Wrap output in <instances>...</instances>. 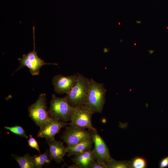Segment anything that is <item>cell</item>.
Instances as JSON below:
<instances>
[{
    "mask_svg": "<svg viewBox=\"0 0 168 168\" xmlns=\"http://www.w3.org/2000/svg\"><path fill=\"white\" fill-rule=\"evenodd\" d=\"M106 89L103 83L90 79L89 87L85 106L93 113H101L105 101Z\"/></svg>",
    "mask_w": 168,
    "mask_h": 168,
    "instance_id": "obj_1",
    "label": "cell"
},
{
    "mask_svg": "<svg viewBox=\"0 0 168 168\" xmlns=\"http://www.w3.org/2000/svg\"><path fill=\"white\" fill-rule=\"evenodd\" d=\"M77 82L65 96L70 105L74 107L85 105L89 87L90 79L77 73Z\"/></svg>",
    "mask_w": 168,
    "mask_h": 168,
    "instance_id": "obj_2",
    "label": "cell"
},
{
    "mask_svg": "<svg viewBox=\"0 0 168 168\" xmlns=\"http://www.w3.org/2000/svg\"><path fill=\"white\" fill-rule=\"evenodd\" d=\"M75 109L69 104L65 96L59 98L53 94L48 111L51 118L66 122L71 121Z\"/></svg>",
    "mask_w": 168,
    "mask_h": 168,
    "instance_id": "obj_3",
    "label": "cell"
},
{
    "mask_svg": "<svg viewBox=\"0 0 168 168\" xmlns=\"http://www.w3.org/2000/svg\"><path fill=\"white\" fill-rule=\"evenodd\" d=\"M33 50L32 51H30L27 54H23L22 58H18L20 65L14 73L24 67H26L29 69L30 72L32 75H37L39 74L40 70L43 66L48 64L57 65L56 63H46L38 56L37 52L35 51V27L34 26L33 28Z\"/></svg>",
    "mask_w": 168,
    "mask_h": 168,
    "instance_id": "obj_4",
    "label": "cell"
},
{
    "mask_svg": "<svg viewBox=\"0 0 168 168\" xmlns=\"http://www.w3.org/2000/svg\"><path fill=\"white\" fill-rule=\"evenodd\" d=\"M46 94H40L36 101L31 105L28 108L29 116L35 124L40 127L50 118L46 102Z\"/></svg>",
    "mask_w": 168,
    "mask_h": 168,
    "instance_id": "obj_5",
    "label": "cell"
},
{
    "mask_svg": "<svg viewBox=\"0 0 168 168\" xmlns=\"http://www.w3.org/2000/svg\"><path fill=\"white\" fill-rule=\"evenodd\" d=\"M60 138L66 144L67 147H71L92 139V133L85 129L70 126L66 127Z\"/></svg>",
    "mask_w": 168,
    "mask_h": 168,
    "instance_id": "obj_6",
    "label": "cell"
},
{
    "mask_svg": "<svg viewBox=\"0 0 168 168\" xmlns=\"http://www.w3.org/2000/svg\"><path fill=\"white\" fill-rule=\"evenodd\" d=\"M93 112L85 105L76 107L69 124L71 126L91 131H96L93 126L91 118Z\"/></svg>",
    "mask_w": 168,
    "mask_h": 168,
    "instance_id": "obj_7",
    "label": "cell"
},
{
    "mask_svg": "<svg viewBox=\"0 0 168 168\" xmlns=\"http://www.w3.org/2000/svg\"><path fill=\"white\" fill-rule=\"evenodd\" d=\"M67 124L65 122L50 117L40 127L37 136L39 138H45L46 140L54 139L55 136L59 132L61 129L66 127Z\"/></svg>",
    "mask_w": 168,
    "mask_h": 168,
    "instance_id": "obj_8",
    "label": "cell"
},
{
    "mask_svg": "<svg viewBox=\"0 0 168 168\" xmlns=\"http://www.w3.org/2000/svg\"><path fill=\"white\" fill-rule=\"evenodd\" d=\"M92 139L94 144L93 153L96 160L107 165L112 158L109 149L104 140L96 131H91Z\"/></svg>",
    "mask_w": 168,
    "mask_h": 168,
    "instance_id": "obj_9",
    "label": "cell"
},
{
    "mask_svg": "<svg viewBox=\"0 0 168 168\" xmlns=\"http://www.w3.org/2000/svg\"><path fill=\"white\" fill-rule=\"evenodd\" d=\"M77 74L69 76L58 74L54 77L52 84L55 91L59 94H67L76 84Z\"/></svg>",
    "mask_w": 168,
    "mask_h": 168,
    "instance_id": "obj_10",
    "label": "cell"
},
{
    "mask_svg": "<svg viewBox=\"0 0 168 168\" xmlns=\"http://www.w3.org/2000/svg\"><path fill=\"white\" fill-rule=\"evenodd\" d=\"M46 142L49 146V151L52 160L58 164L63 161V158L67 153V147H65L61 141L56 140L54 138L46 140Z\"/></svg>",
    "mask_w": 168,
    "mask_h": 168,
    "instance_id": "obj_11",
    "label": "cell"
},
{
    "mask_svg": "<svg viewBox=\"0 0 168 168\" xmlns=\"http://www.w3.org/2000/svg\"><path fill=\"white\" fill-rule=\"evenodd\" d=\"M72 160L81 168H90L91 164L96 160L93 150L91 149L74 155Z\"/></svg>",
    "mask_w": 168,
    "mask_h": 168,
    "instance_id": "obj_12",
    "label": "cell"
},
{
    "mask_svg": "<svg viewBox=\"0 0 168 168\" xmlns=\"http://www.w3.org/2000/svg\"><path fill=\"white\" fill-rule=\"evenodd\" d=\"M94 143L92 139L81 142L71 147H67L68 156L70 157L91 149Z\"/></svg>",
    "mask_w": 168,
    "mask_h": 168,
    "instance_id": "obj_13",
    "label": "cell"
},
{
    "mask_svg": "<svg viewBox=\"0 0 168 168\" xmlns=\"http://www.w3.org/2000/svg\"><path fill=\"white\" fill-rule=\"evenodd\" d=\"M35 168H41L45 164L49 163L52 160L49 150H46L44 153L32 156Z\"/></svg>",
    "mask_w": 168,
    "mask_h": 168,
    "instance_id": "obj_14",
    "label": "cell"
},
{
    "mask_svg": "<svg viewBox=\"0 0 168 168\" xmlns=\"http://www.w3.org/2000/svg\"><path fill=\"white\" fill-rule=\"evenodd\" d=\"M12 156L18 162L21 168H35L32 156H30V154H26L23 156H19L14 154H12Z\"/></svg>",
    "mask_w": 168,
    "mask_h": 168,
    "instance_id": "obj_15",
    "label": "cell"
},
{
    "mask_svg": "<svg viewBox=\"0 0 168 168\" xmlns=\"http://www.w3.org/2000/svg\"><path fill=\"white\" fill-rule=\"evenodd\" d=\"M109 168H128L132 167L131 162L127 161H116L113 158L107 164Z\"/></svg>",
    "mask_w": 168,
    "mask_h": 168,
    "instance_id": "obj_16",
    "label": "cell"
},
{
    "mask_svg": "<svg viewBox=\"0 0 168 168\" xmlns=\"http://www.w3.org/2000/svg\"><path fill=\"white\" fill-rule=\"evenodd\" d=\"M4 128L5 129L8 130L22 137L26 138H28V137L26 134L24 129L20 125H17L12 127L6 126Z\"/></svg>",
    "mask_w": 168,
    "mask_h": 168,
    "instance_id": "obj_17",
    "label": "cell"
},
{
    "mask_svg": "<svg viewBox=\"0 0 168 168\" xmlns=\"http://www.w3.org/2000/svg\"><path fill=\"white\" fill-rule=\"evenodd\" d=\"M132 167L134 168H145L147 167L146 160L142 157L134 158L131 163Z\"/></svg>",
    "mask_w": 168,
    "mask_h": 168,
    "instance_id": "obj_18",
    "label": "cell"
},
{
    "mask_svg": "<svg viewBox=\"0 0 168 168\" xmlns=\"http://www.w3.org/2000/svg\"><path fill=\"white\" fill-rule=\"evenodd\" d=\"M28 143L30 147L36 149L40 154V150L38 142L36 140L33 138L31 135L29 136V138L28 140Z\"/></svg>",
    "mask_w": 168,
    "mask_h": 168,
    "instance_id": "obj_19",
    "label": "cell"
},
{
    "mask_svg": "<svg viewBox=\"0 0 168 168\" xmlns=\"http://www.w3.org/2000/svg\"><path fill=\"white\" fill-rule=\"evenodd\" d=\"M90 168H108L106 164L95 161L91 165Z\"/></svg>",
    "mask_w": 168,
    "mask_h": 168,
    "instance_id": "obj_20",
    "label": "cell"
},
{
    "mask_svg": "<svg viewBox=\"0 0 168 168\" xmlns=\"http://www.w3.org/2000/svg\"><path fill=\"white\" fill-rule=\"evenodd\" d=\"M168 167V156L161 160L159 163V168H165Z\"/></svg>",
    "mask_w": 168,
    "mask_h": 168,
    "instance_id": "obj_21",
    "label": "cell"
},
{
    "mask_svg": "<svg viewBox=\"0 0 168 168\" xmlns=\"http://www.w3.org/2000/svg\"><path fill=\"white\" fill-rule=\"evenodd\" d=\"M68 167L70 168H81L78 165L75 163L74 164L72 165L68 166Z\"/></svg>",
    "mask_w": 168,
    "mask_h": 168,
    "instance_id": "obj_22",
    "label": "cell"
},
{
    "mask_svg": "<svg viewBox=\"0 0 168 168\" xmlns=\"http://www.w3.org/2000/svg\"><path fill=\"white\" fill-rule=\"evenodd\" d=\"M148 51L149 52V53H150V54H152L154 52V51L153 50H152V49H151L150 50H148Z\"/></svg>",
    "mask_w": 168,
    "mask_h": 168,
    "instance_id": "obj_23",
    "label": "cell"
},
{
    "mask_svg": "<svg viewBox=\"0 0 168 168\" xmlns=\"http://www.w3.org/2000/svg\"><path fill=\"white\" fill-rule=\"evenodd\" d=\"M109 51V50H108L107 49L105 48L104 52H106L108 51Z\"/></svg>",
    "mask_w": 168,
    "mask_h": 168,
    "instance_id": "obj_24",
    "label": "cell"
},
{
    "mask_svg": "<svg viewBox=\"0 0 168 168\" xmlns=\"http://www.w3.org/2000/svg\"><path fill=\"white\" fill-rule=\"evenodd\" d=\"M136 23L138 24H140L141 23V21L140 20L139 21H137Z\"/></svg>",
    "mask_w": 168,
    "mask_h": 168,
    "instance_id": "obj_25",
    "label": "cell"
},
{
    "mask_svg": "<svg viewBox=\"0 0 168 168\" xmlns=\"http://www.w3.org/2000/svg\"><path fill=\"white\" fill-rule=\"evenodd\" d=\"M118 24H119V25H120V23L119 22Z\"/></svg>",
    "mask_w": 168,
    "mask_h": 168,
    "instance_id": "obj_26",
    "label": "cell"
},
{
    "mask_svg": "<svg viewBox=\"0 0 168 168\" xmlns=\"http://www.w3.org/2000/svg\"><path fill=\"white\" fill-rule=\"evenodd\" d=\"M134 45H136V43H135L134 44Z\"/></svg>",
    "mask_w": 168,
    "mask_h": 168,
    "instance_id": "obj_27",
    "label": "cell"
}]
</instances>
